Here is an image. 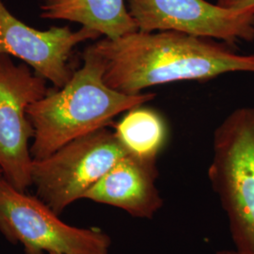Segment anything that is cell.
<instances>
[{"instance_id": "cell-1", "label": "cell", "mask_w": 254, "mask_h": 254, "mask_svg": "<svg viewBox=\"0 0 254 254\" xmlns=\"http://www.w3.org/2000/svg\"><path fill=\"white\" fill-rule=\"evenodd\" d=\"M91 46L103 60L105 83L128 95L171 82L254 73V54H237L223 42L173 30H136L117 39L104 38Z\"/></svg>"}, {"instance_id": "cell-2", "label": "cell", "mask_w": 254, "mask_h": 254, "mask_svg": "<svg viewBox=\"0 0 254 254\" xmlns=\"http://www.w3.org/2000/svg\"><path fill=\"white\" fill-rule=\"evenodd\" d=\"M105 66L90 46L83 65L60 91L48 93L27 109L34 129L30 153L42 159L79 136L109 126L121 113L154 100V92L128 95L104 81Z\"/></svg>"}, {"instance_id": "cell-3", "label": "cell", "mask_w": 254, "mask_h": 254, "mask_svg": "<svg viewBox=\"0 0 254 254\" xmlns=\"http://www.w3.org/2000/svg\"><path fill=\"white\" fill-rule=\"evenodd\" d=\"M209 181L239 254H254V108L232 111L217 127Z\"/></svg>"}, {"instance_id": "cell-4", "label": "cell", "mask_w": 254, "mask_h": 254, "mask_svg": "<svg viewBox=\"0 0 254 254\" xmlns=\"http://www.w3.org/2000/svg\"><path fill=\"white\" fill-rule=\"evenodd\" d=\"M130 154L114 131L102 127L79 136L49 156L33 159L32 186L36 196L61 215L125 155Z\"/></svg>"}, {"instance_id": "cell-5", "label": "cell", "mask_w": 254, "mask_h": 254, "mask_svg": "<svg viewBox=\"0 0 254 254\" xmlns=\"http://www.w3.org/2000/svg\"><path fill=\"white\" fill-rule=\"evenodd\" d=\"M0 233L25 254H109L110 236L97 228L74 227L37 196L0 177Z\"/></svg>"}, {"instance_id": "cell-6", "label": "cell", "mask_w": 254, "mask_h": 254, "mask_svg": "<svg viewBox=\"0 0 254 254\" xmlns=\"http://www.w3.org/2000/svg\"><path fill=\"white\" fill-rule=\"evenodd\" d=\"M46 80L26 64L0 54V170L18 190L32 187L29 139L34 129L27 109L47 94Z\"/></svg>"}, {"instance_id": "cell-7", "label": "cell", "mask_w": 254, "mask_h": 254, "mask_svg": "<svg viewBox=\"0 0 254 254\" xmlns=\"http://www.w3.org/2000/svg\"><path fill=\"white\" fill-rule=\"evenodd\" d=\"M137 30H173L236 48L254 41V10L222 8L205 0H127Z\"/></svg>"}, {"instance_id": "cell-8", "label": "cell", "mask_w": 254, "mask_h": 254, "mask_svg": "<svg viewBox=\"0 0 254 254\" xmlns=\"http://www.w3.org/2000/svg\"><path fill=\"white\" fill-rule=\"evenodd\" d=\"M99 37L84 27L76 31L68 27L38 30L12 15L0 0V54L21 60L57 88H63L73 75L68 62L73 49Z\"/></svg>"}, {"instance_id": "cell-9", "label": "cell", "mask_w": 254, "mask_h": 254, "mask_svg": "<svg viewBox=\"0 0 254 254\" xmlns=\"http://www.w3.org/2000/svg\"><path fill=\"white\" fill-rule=\"evenodd\" d=\"M156 158L128 154L121 158L84 199L126 211L134 218L151 219L163 206L156 188Z\"/></svg>"}, {"instance_id": "cell-10", "label": "cell", "mask_w": 254, "mask_h": 254, "mask_svg": "<svg viewBox=\"0 0 254 254\" xmlns=\"http://www.w3.org/2000/svg\"><path fill=\"white\" fill-rule=\"evenodd\" d=\"M42 18L80 24L108 39L137 30L127 9V0H45Z\"/></svg>"}, {"instance_id": "cell-11", "label": "cell", "mask_w": 254, "mask_h": 254, "mask_svg": "<svg viewBox=\"0 0 254 254\" xmlns=\"http://www.w3.org/2000/svg\"><path fill=\"white\" fill-rule=\"evenodd\" d=\"M114 132L130 154L146 158H157L168 137L162 116L142 106L128 110L115 126Z\"/></svg>"}, {"instance_id": "cell-12", "label": "cell", "mask_w": 254, "mask_h": 254, "mask_svg": "<svg viewBox=\"0 0 254 254\" xmlns=\"http://www.w3.org/2000/svg\"><path fill=\"white\" fill-rule=\"evenodd\" d=\"M217 4L225 9L254 10V0H218Z\"/></svg>"}, {"instance_id": "cell-13", "label": "cell", "mask_w": 254, "mask_h": 254, "mask_svg": "<svg viewBox=\"0 0 254 254\" xmlns=\"http://www.w3.org/2000/svg\"><path fill=\"white\" fill-rule=\"evenodd\" d=\"M216 254H239L235 250L231 251V250H224V251H219Z\"/></svg>"}, {"instance_id": "cell-14", "label": "cell", "mask_w": 254, "mask_h": 254, "mask_svg": "<svg viewBox=\"0 0 254 254\" xmlns=\"http://www.w3.org/2000/svg\"><path fill=\"white\" fill-rule=\"evenodd\" d=\"M3 176V174H2V171L0 170V177H2Z\"/></svg>"}, {"instance_id": "cell-15", "label": "cell", "mask_w": 254, "mask_h": 254, "mask_svg": "<svg viewBox=\"0 0 254 254\" xmlns=\"http://www.w3.org/2000/svg\"></svg>"}]
</instances>
